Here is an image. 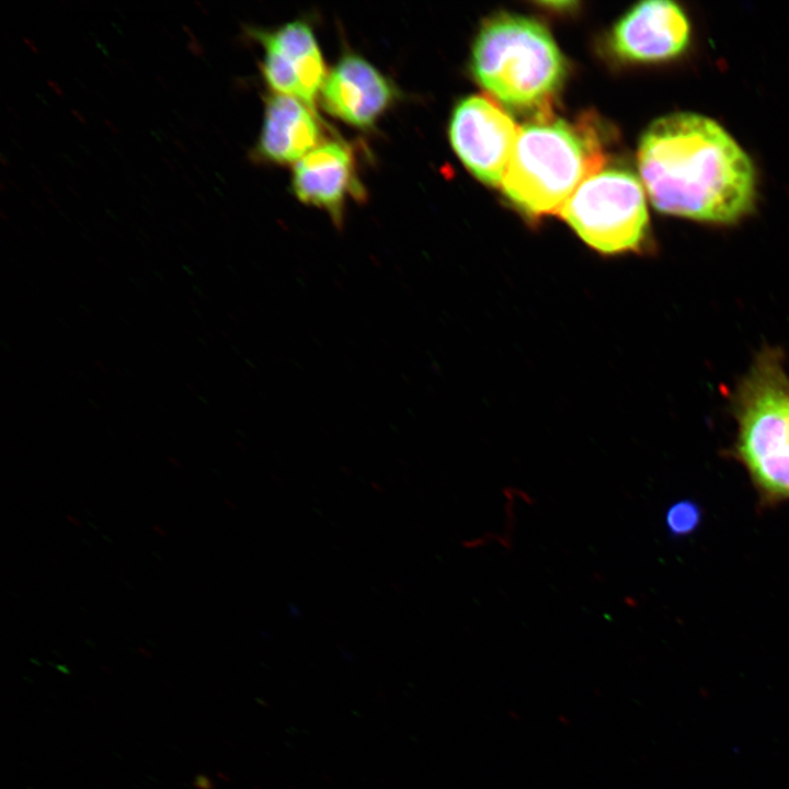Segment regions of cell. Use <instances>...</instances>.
<instances>
[{"mask_svg":"<svg viewBox=\"0 0 789 789\" xmlns=\"http://www.w3.org/2000/svg\"><path fill=\"white\" fill-rule=\"evenodd\" d=\"M638 164L652 205L664 214L732 224L754 207L750 157L707 116L682 112L654 121L641 136Z\"/></svg>","mask_w":789,"mask_h":789,"instance_id":"cell-1","label":"cell"},{"mask_svg":"<svg viewBox=\"0 0 789 789\" xmlns=\"http://www.w3.org/2000/svg\"><path fill=\"white\" fill-rule=\"evenodd\" d=\"M605 162L594 122L585 117L571 123L547 112L519 127L501 186L526 214H558Z\"/></svg>","mask_w":789,"mask_h":789,"instance_id":"cell-2","label":"cell"},{"mask_svg":"<svg viewBox=\"0 0 789 789\" xmlns=\"http://www.w3.org/2000/svg\"><path fill=\"white\" fill-rule=\"evenodd\" d=\"M477 81L508 107L550 112L565 77V61L548 30L536 20L501 13L487 20L472 49Z\"/></svg>","mask_w":789,"mask_h":789,"instance_id":"cell-3","label":"cell"},{"mask_svg":"<svg viewBox=\"0 0 789 789\" xmlns=\"http://www.w3.org/2000/svg\"><path fill=\"white\" fill-rule=\"evenodd\" d=\"M735 451L764 500H789V375L778 351L766 350L735 400Z\"/></svg>","mask_w":789,"mask_h":789,"instance_id":"cell-4","label":"cell"},{"mask_svg":"<svg viewBox=\"0 0 789 789\" xmlns=\"http://www.w3.org/2000/svg\"><path fill=\"white\" fill-rule=\"evenodd\" d=\"M602 253L638 250L649 231L643 186L628 169L603 168L586 179L558 213Z\"/></svg>","mask_w":789,"mask_h":789,"instance_id":"cell-5","label":"cell"},{"mask_svg":"<svg viewBox=\"0 0 789 789\" xmlns=\"http://www.w3.org/2000/svg\"><path fill=\"white\" fill-rule=\"evenodd\" d=\"M519 127L494 100L470 95L455 107L451 146L467 169L485 184L501 185Z\"/></svg>","mask_w":789,"mask_h":789,"instance_id":"cell-6","label":"cell"},{"mask_svg":"<svg viewBox=\"0 0 789 789\" xmlns=\"http://www.w3.org/2000/svg\"><path fill=\"white\" fill-rule=\"evenodd\" d=\"M253 35L264 48L262 71L268 85L315 111L328 73L311 27L294 21L271 32L254 31Z\"/></svg>","mask_w":789,"mask_h":789,"instance_id":"cell-7","label":"cell"},{"mask_svg":"<svg viewBox=\"0 0 789 789\" xmlns=\"http://www.w3.org/2000/svg\"><path fill=\"white\" fill-rule=\"evenodd\" d=\"M690 39V24L682 8L667 0L638 3L615 25L614 53L629 61H661L682 54Z\"/></svg>","mask_w":789,"mask_h":789,"instance_id":"cell-8","label":"cell"},{"mask_svg":"<svg viewBox=\"0 0 789 789\" xmlns=\"http://www.w3.org/2000/svg\"><path fill=\"white\" fill-rule=\"evenodd\" d=\"M322 107L358 128H368L393 100L388 79L357 55H345L327 75L320 92Z\"/></svg>","mask_w":789,"mask_h":789,"instance_id":"cell-9","label":"cell"},{"mask_svg":"<svg viewBox=\"0 0 789 789\" xmlns=\"http://www.w3.org/2000/svg\"><path fill=\"white\" fill-rule=\"evenodd\" d=\"M291 186L300 202L327 210L340 227L347 195L359 192L351 149L340 141L319 145L296 162Z\"/></svg>","mask_w":789,"mask_h":789,"instance_id":"cell-10","label":"cell"},{"mask_svg":"<svg viewBox=\"0 0 789 789\" xmlns=\"http://www.w3.org/2000/svg\"><path fill=\"white\" fill-rule=\"evenodd\" d=\"M320 139L321 129L312 108L284 94L266 99L258 156L276 163L298 162L321 145Z\"/></svg>","mask_w":789,"mask_h":789,"instance_id":"cell-11","label":"cell"},{"mask_svg":"<svg viewBox=\"0 0 789 789\" xmlns=\"http://www.w3.org/2000/svg\"><path fill=\"white\" fill-rule=\"evenodd\" d=\"M699 510L688 501L672 505L666 513V526L673 535L690 533L699 521Z\"/></svg>","mask_w":789,"mask_h":789,"instance_id":"cell-12","label":"cell"},{"mask_svg":"<svg viewBox=\"0 0 789 789\" xmlns=\"http://www.w3.org/2000/svg\"><path fill=\"white\" fill-rule=\"evenodd\" d=\"M153 529L159 533L161 536H165L164 531L160 529V527H157V525L153 526Z\"/></svg>","mask_w":789,"mask_h":789,"instance_id":"cell-13","label":"cell"}]
</instances>
